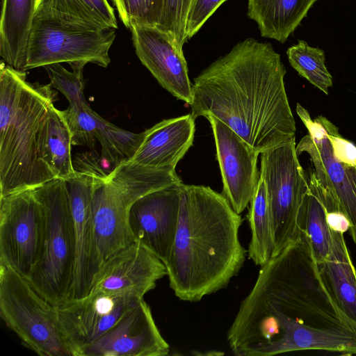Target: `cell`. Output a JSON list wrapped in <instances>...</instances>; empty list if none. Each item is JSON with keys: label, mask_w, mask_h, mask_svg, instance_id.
<instances>
[{"label": "cell", "mask_w": 356, "mask_h": 356, "mask_svg": "<svg viewBox=\"0 0 356 356\" xmlns=\"http://www.w3.org/2000/svg\"><path fill=\"white\" fill-rule=\"evenodd\" d=\"M286 73L270 43L246 38L194 79L191 114L218 119L261 153L296 136Z\"/></svg>", "instance_id": "cell-1"}, {"label": "cell", "mask_w": 356, "mask_h": 356, "mask_svg": "<svg viewBox=\"0 0 356 356\" xmlns=\"http://www.w3.org/2000/svg\"><path fill=\"white\" fill-rule=\"evenodd\" d=\"M288 319L356 330L337 304L303 231L261 266L227 331V341L241 353L260 355Z\"/></svg>", "instance_id": "cell-2"}, {"label": "cell", "mask_w": 356, "mask_h": 356, "mask_svg": "<svg viewBox=\"0 0 356 356\" xmlns=\"http://www.w3.org/2000/svg\"><path fill=\"white\" fill-rule=\"evenodd\" d=\"M242 223L222 193L205 186L180 185L177 229L165 264L179 299L200 301L238 275L246 256L238 236Z\"/></svg>", "instance_id": "cell-3"}, {"label": "cell", "mask_w": 356, "mask_h": 356, "mask_svg": "<svg viewBox=\"0 0 356 356\" xmlns=\"http://www.w3.org/2000/svg\"><path fill=\"white\" fill-rule=\"evenodd\" d=\"M31 83L26 71L0 66V197L56 179L40 160L38 131L56 92Z\"/></svg>", "instance_id": "cell-4"}, {"label": "cell", "mask_w": 356, "mask_h": 356, "mask_svg": "<svg viewBox=\"0 0 356 356\" xmlns=\"http://www.w3.org/2000/svg\"><path fill=\"white\" fill-rule=\"evenodd\" d=\"M43 205L45 231L40 257L28 279L55 307L68 300L74 266V220L67 182L54 179L34 188Z\"/></svg>", "instance_id": "cell-5"}, {"label": "cell", "mask_w": 356, "mask_h": 356, "mask_svg": "<svg viewBox=\"0 0 356 356\" xmlns=\"http://www.w3.org/2000/svg\"><path fill=\"white\" fill-rule=\"evenodd\" d=\"M0 316L26 348L42 356H75L60 327L56 307L27 278L0 262Z\"/></svg>", "instance_id": "cell-6"}, {"label": "cell", "mask_w": 356, "mask_h": 356, "mask_svg": "<svg viewBox=\"0 0 356 356\" xmlns=\"http://www.w3.org/2000/svg\"><path fill=\"white\" fill-rule=\"evenodd\" d=\"M296 113L308 131L296 145V154L307 155L309 169L335 193L356 245V146L344 138L338 127L325 117L312 119L298 103Z\"/></svg>", "instance_id": "cell-7"}, {"label": "cell", "mask_w": 356, "mask_h": 356, "mask_svg": "<svg viewBox=\"0 0 356 356\" xmlns=\"http://www.w3.org/2000/svg\"><path fill=\"white\" fill-rule=\"evenodd\" d=\"M296 147L295 136L260 153V179L266 184L273 223V257L302 234L300 213L309 183Z\"/></svg>", "instance_id": "cell-8"}, {"label": "cell", "mask_w": 356, "mask_h": 356, "mask_svg": "<svg viewBox=\"0 0 356 356\" xmlns=\"http://www.w3.org/2000/svg\"><path fill=\"white\" fill-rule=\"evenodd\" d=\"M115 29L95 30L35 16L29 38L26 70L54 63H92L106 67Z\"/></svg>", "instance_id": "cell-9"}, {"label": "cell", "mask_w": 356, "mask_h": 356, "mask_svg": "<svg viewBox=\"0 0 356 356\" xmlns=\"http://www.w3.org/2000/svg\"><path fill=\"white\" fill-rule=\"evenodd\" d=\"M45 231L44 207L26 189L0 197V262L29 279L41 254Z\"/></svg>", "instance_id": "cell-10"}, {"label": "cell", "mask_w": 356, "mask_h": 356, "mask_svg": "<svg viewBox=\"0 0 356 356\" xmlns=\"http://www.w3.org/2000/svg\"><path fill=\"white\" fill-rule=\"evenodd\" d=\"M66 181L74 220L75 258L68 300L87 296L99 271L98 254L91 216L95 188L105 174L101 168L81 165Z\"/></svg>", "instance_id": "cell-11"}, {"label": "cell", "mask_w": 356, "mask_h": 356, "mask_svg": "<svg viewBox=\"0 0 356 356\" xmlns=\"http://www.w3.org/2000/svg\"><path fill=\"white\" fill-rule=\"evenodd\" d=\"M140 300L89 293L57 306L60 327L75 356H81L86 347L112 328Z\"/></svg>", "instance_id": "cell-12"}, {"label": "cell", "mask_w": 356, "mask_h": 356, "mask_svg": "<svg viewBox=\"0 0 356 356\" xmlns=\"http://www.w3.org/2000/svg\"><path fill=\"white\" fill-rule=\"evenodd\" d=\"M206 118L215 139L223 184L222 194L241 214L250 204L258 187L260 172L257 164L260 153L222 121L210 115Z\"/></svg>", "instance_id": "cell-13"}, {"label": "cell", "mask_w": 356, "mask_h": 356, "mask_svg": "<svg viewBox=\"0 0 356 356\" xmlns=\"http://www.w3.org/2000/svg\"><path fill=\"white\" fill-rule=\"evenodd\" d=\"M137 200L109 173L98 181L92 201L91 216L99 270L110 258L135 242L129 214L131 206Z\"/></svg>", "instance_id": "cell-14"}, {"label": "cell", "mask_w": 356, "mask_h": 356, "mask_svg": "<svg viewBox=\"0 0 356 356\" xmlns=\"http://www.w3.org/2000/svg\"><path fill=\"white\" fill-rule=\"evenodd\" d=\"M180 184L151 192L131 206L130 227L135 242L165 264L177 229Z\"/></svg>", "instance_id": "cell-15"}, {"label": "cell", "mask_w": 356, "mask_h": 356, "mask_svg": "<svg viewBox=\"0 0 356 356\" xmlns=\"http://www.w3.org/2000/svg\"><path fill=\"white\" fill-rule=\"evenodd\" d=\"M165 275V264L145 247L134 242L103 265L90 293L140 300Z\"/></svg>", "instance_id": "cell-16"}, {"label": "cell", "mask_w": 356, "mask_h": 356, "mask_svg": "<svg viewBox=\"0 0 356 356\" xmlns=\"http://www.w3.org/2000/svg\"><path fill=\"white\" fill-rule=\"evenodd\" d=\"M129 30L136 54L142 64L163 88L190 105L193 83L183 50L156 26L134 24Z\"/></svg>", "instance_id": "cell-17"}, {"label": "cell", "mask_w": 356, "mask_h": 356, "mask_svg": "<svg viewBox=\"0 0 356 356\" xmlns=\"http://www.w3.org/2000/svg\"><path fill=\"white\" fill-rule=\"evenodd\" d=\"M170 346L161 336L144 299L129 309L81 356H165Z\"/></svg>", "instance_id": "cell-18"}, {"label": "cell", "mask_w": 356, "mask_h": 356, "mask_svg": "<svg viewBox=\"0 0 356 356\" xmlns=\"http://www.w3.org/2000/svg\"><path fill=\"white\" fill-rule=\"evenodd\" d=\"M195 119L192 115L164 120L145 130L138 149L129 161L153 168L175 169L193 145Z\"/></svg>", "instance_id": "cell-19"}, {"label": "cell", "mask_w": 356, "mask_h": 356, "mask_svg": "<svg viewBox=\"0 0 356 356\" xmlns=\"http://www.w3.org/2000/svg\"><path fill=\"white\" fill-rule=\"evenodd\" d=\"M309 350L356 354V330L342 327H318L288 319L280 324L266 356Z\"/></svg>", "instance_id": "cell-20"}, {"label": "cell", "mask_w": 356, "mask_h": 356, "mask_svg": "<svg viewBox=\"0 0 356 356\" xmlns=\"http://www.w3.org/2000/svg\"><path fill=\"white\" fill-rule=\"evenodd\" d=\"M38 0H1L0 56L13 68L26 71L27 50Z\"/></svg>", "instance_id": "cell-21"}, {"label": "cell", "mask_w": 356, "mask_h": 356, "mask_svg": "<svg viewBox=\"0 0 356 356\" xmlns=\"http://www.w3.org/2000/svg\"><path fill=\"white\" fill-rule=\"evenodd\" d=\"M318 0H248V16L264 38L284 43Z\"/></svg>", "instance_id": "cell-22"}, {"label": "cell", "mask_w": 356, "mask_h": 356, "mask_svg": "<svg viewBox=\"0 0 356 356\" xmlns=\"http://www.w3.org/2000/svg\"><path fill=\"white\" fill-rule=\"evenodd\" d=\"M331 252L319 266L341 310L356 325V270L342 231L330 228Z\"/></svg>", "instance_id": "cell-23"}, {"label": "cell", "mask_w": 356, "mask_h": 356, "mask_svg": "<svg viewBox=\"0 0 356 356\" xmlns=\"http://www.w3.org/2000/svg\"><path fill=\"white\" fill-rule=\"evenodd\" d=\"M71 135L61 114L51 104L38 131L37 140L40 160L56 179L69 180L76 173L71 156Z\"/></svg>", "instance_id": "cell-24"}, {"label": "cell", "mask_w": 356, "mask_h": 356, "mask_svg": "<svg viewBox=\"0 0 356 356\" xmlns=\"http://www.w3.org/2000/svg\"><path fill=\"white\" fill-rule=\"evenodd\" d=\"M35 16L95 30L118 29L114 10L107 0H38Z\"/></svg>", "instance_id": "cell-25"}, {"label": "cell", "mask_w": 356, "mask_h": 356, "mask_svg": "<svg viewBox=\"0 0 356 356\" xmlns=\"http://www.w3.org/2000/svg\"><path fill=\"white\" fill-rule=\"evenodd\" d=\"M307 174L309 189L301 208L300 222L310 241L318 264L327 259L332 248V234L327 222V208L313 172Z\"/></svg>", "instance_id": "cell-26"}, {"label": "cell", "mask_w": 356, "mask_h": 356, "mask_svg": "<svg viewBox=\"0 0 356 356\" xmlns=\"http://www.w3.org/2000/svg\"><path fill=\"white\" fill-rule=\"evenodd\" d=\"M248 219L251 231L248 255L256 265L262 266L273 257L275 241L266 187L261 179L250 202Z\"/></svg>", "instance_id": "cell-27"}, {"label": "cell", "mask_w": 356, "mask_h": 356, "mask_svg": "<svg viewBox=\"0 0 356 356\" xmlns=\"http://www.w3.org/2000/svg\"><path fill=\"white\" fill-rule=\"evenodd\" d=\"M286 55L291 67L301 76L324 92L329 94L333 85L332 76L325 65V52L319 47L309 46L304 40L288 48Z\"/></svg>", "instance_id": "cell-28"}, {"label": "cell", "mask_w": 356, "mask_h": 356, "mask_svg": "<svg viewBox=\"0 0 356 356\" xmlns=\"http://www.w3.org/2000/svg\"><path fill=\"white\" fill-rule=\"evenodd\" d=\"M144 137V132L135 134L120 129L99 116L96 132L102 146L101 158L114 168L133 157Z\"/></svg>", "instance_id": "cell-29"}, {"label": "cell", "mask_w": 356, "mask_h": 356, "mask_svg": "<svg viewBox=\"0 0 356 356\" xmlns=\"http://www.w3.org/2000/svg\"><path fill=\"white\" fill-rule=\"evenodd\" d=\"M196 0H159L156 26L182 49L188 40L187 22Z\"/></svg>", "instance_id": "cell-30"}, {"label": "cell", "mask_w": 356, "mask_h": 356, "mask_svg": "<svg viewBox=\"0 0 356 356\" xmlns=\"http://www.w3.org/2000/svg\"><path fill=\"white\" fill-rule=\"evenodd\" d=\"M69 129L73 145L92 148L96 143V132L100 115L88 103L69 106L60 111Z\"/></svg>", "instance_id": "cell-31"}, {"label": "cell", "mask_w": 356, "mask_h": 356, "mask_svg": "<svg viewBox=\"0 0 356 356\" xmlns=\"http://www.w3.org/2000/svg\"><path fill=\"white\" fill-rule=\"evenodd\" d=\"M86 63H76L70 64L72 72L66 70L61 63H54L44 66L50 86L60 91L68 100L70 105L85 104L83 90L85 79L83 68Z\"/></svg>", "instance_id": "cell-32"}, {"label": "cell", "mask_w": 356, "mask_h": 356, "mask_svg": "<svg viewBox=\"0 0 356 356\" xmlns=\"http://www.w3.org/2000/svg\"><path fill=\"white\" fill-rule=\"evenodd\" d=\"M119 18L127 28L140 24L155 26L159 0H111Z\"/></svg>", "instance_id": "cell-33"}, {"label": "cell", "mask_w": 356, "mask_h": 356, "mask_svg": "<svg viewBox=\"0 0 356 356\" xmlns=\"http://www.w3.org/2000/svg\"><path fill=\"white\" fill-rule=\"evenodd\" d=\"M226 0H196L186 27L188 40L195 35L217 8Z\"/></svg>", "instance_id": "cell-34"}]
</instances>
